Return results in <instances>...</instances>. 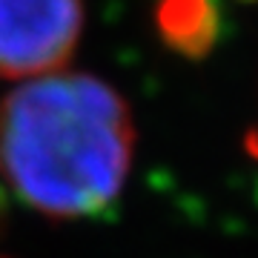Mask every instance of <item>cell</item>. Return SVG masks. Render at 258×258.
Masks as SVG:
<instances>
[{"label": "cell", "instance_id": "obj_1", "mask_svg": "<svg viewBox=\"0 0 258 258\" xmlns=\"http://www.w3.org/2000/svg\"><path fill=\"white\" fill-rule=\"evenodd\" d=\"M132 152V112L95 75L57 69L0 98V178L46 215L106 210L123 189Z\"/></svg>", "mask_w": 258, "mask_h": 258}, {"label": "cell", "instance_id": "obj_2", "mask_svg": "<svg viewBox=\"0 0 258 258\" xmlns=\"http://www.w3.org/2000/svg\"><path fill=\"white\" fill-rule=\"evenodd\" d=\"M83 32V0H0V78L66 69Z\"/></svg>", "mask_w": 258, "mask_h": 258}, {"label": "cell", "instance_id": "obj_3", "mask_svg": "<svg viewBox=\"0 0 258 258\" xmlns=\"http://www.w3.org/2000/svg\"><path fill=\"white\" fill-rule=\"evenodd\" d=\"M247 152L258 161V126L252 132H247Z\"/></svg>", "mask_w": 258, "mask_h": 258}]
</instances>
